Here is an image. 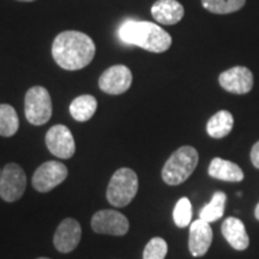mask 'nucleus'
Returning a JSON list of instances; mask_svg holds the SVG:
<instances>
[{
	"instance_id": "f8f14e48",
	"label": "nucleus",
	"mask_w": 259,
	"mask_h": 259,
	"mask_svg": "<svg viewBox=\"0 0 259 259\" xmlns=\"http://www.w3.org/2000/svg\"><path fill=\"white\" fill-rule=\"evenodd\" d=\"M82 238V228L74 219H65L58 226L53 244L61 253H69L77 247Z\"/></svg>"
},
{
	"instance_id": "f03ea898",
	"label": "nucleus",
	"mask_w": 259,
	"mask_h": 259,
	"mask_svg": "<svg viewBox=\"0 0 259 259\" xmlns=\"http://www.w3.org/2000/svg\"><path fill=\"white\" fill-rule=\"evenodd\" d=\"M119 36L125 44L135 45L153 53L166 52L171 36L157 24L144 21H126L119 29Z\"/></svg>"
},
{
	"instance_id": "a211bd4d",
	"label": "nucleus",
	"mask_w": 259,
	"mask_h": 259,
	"mask_svg": "<svg viewBox=\"0 0 259 259\" xmlns=\"http://www.w3.org/2000/svg\"><path fill=\"white\" fill-rule=\"evenodd\" d=\"M97 108L96 99L92 95H80L73 100L70 105V113L74 120L88 121L95 114Z\"/></svg>"
},
{
	"instance_id": "6e6552de",
	"label": "nucleus",
	"mask_w": 259,
	"mask_h": 259,
	"mask_svg": "<svg viewBox=\"0 0 259 259\" xmlns=\"http://www.w3.org/2000/svg\"><path fill=\"white\" fill-rule=\"evenodd\" d=\"M93 231L99 234L114 236L125 235L128 232V220L116 210H100L92 219Z\"/></svg>"
},
{
	"instance_id": "4be33fe9",
	"label": "nucleus",
	"mask_w": 259,
	"mask_h": 259,
	"mask_svg": "<svg viewBox=\"0 0 259 259\" xmlns=\"http://www.w3.org/2000/svg\"><path fill=\"white\" fill-rule=\"evenodd\" d=\"M191 219H192V205H191L189 198L183 197V198L178 200L176 208H174V223L179 228H185V227H187L191 223Z\"/></svg>"
},
{
	"instance_id": "7ed1b4c3",
	"label": "nucleus",
	"mask_w": 259,
	"mask_h": 259,
	"mask_svg": "<svg viewBox=\"0 0 259 259\" xmlns=\"http://www.w3.org/2000/svg\"><path fill=\"white\" fill-rule=\"evenodd\" d=\"M198 151L185 145L174 151L162 168V179L168 185L177 186L191 177L198 164Z\"/></svg>"
},
{
	"instance_id": "a878e982",
	"label": "nucleus",
	"mask_w": 259,
	"mask_h": 259,
	"mask_svg": "<svg viewBox=\"0 0 259 259\" xmlns=\"http://www.w3.org/2000/svg\"><path fill=\"white\" fill-rule=\"evenodd\" d=\"M17 2H25V3H29V2H35V0H17Z\"/></svg>"
},
{
	"instance_id": "9b49d317",
	"label": "nucleus",
	"mask_w": 259,
	"mask_h": 259,
	"mask_svg": "<svg viewBox=\"0 0 259 259\" xmlns=\"http://www.w3.org/2000/svg\"><path fill=\"white\" fill-rule=\"evenodd\" d=\"M220 85L228 93L244 95L253 88V74L244 66H234L219 76Z\"/></svg>"
},
{
	"instance_id": "cd10ccee",
	"label": "nucleus",
	"mask_w": 259,
	"mask_h": 259,
	"mask_svg": "<svg viewBox=\"0 0 259 259\" xmlns=\"http://www.w3.org/2000/svg\"><path fill=\"white\" fill-rule=\"evenodd\" d=\"M0 178H2V169H0Z\"/></svg>"
},
{
	"instance_id": "aec40b11",
	"label": "nucleus",
	"mask_w": 259,
	"mask_h": 259,
	"mask_svg": "<svg viewBox=\"0 0 259 259\" xmlns=\"http://www.w3.org/2000/svg\"><path fill=\"white\" fill-rule=\"evenodd\" d=\"M18 115L12 106L2 103L0 105V136L11 137L18 131Z\"/></svg>"
},
{
	"instance_id": "bb28decb",
	"label": "nucleus",
	"mask_w": 259,
	"mask_h": 259,
	"mask_svg": "<svg viewBox=\"0 0 259 259\" xmlns=\"http://www.w3.org/2000/svg\"><path fill=\"white\" fill-rule=\"evenodd\" d=\"M37 259H50V258H45V257H41V258H37Z\"/></svg>"
},
{
	"instance_id": "9d476101",
	"label": "nucleus",
	"mask_w": 259,
	"mask_h": 259,
	"mask_svg": "<svg viewBox=\"0 0 259 259\" xmlns=\"http://www.w3.org/2000/svg\"><path fill=\"white\" fill-rule=\"evenodd\" d=\"M46 145L54 156L59 158H70L76 151L73 136L70 128L65 125H56L48 130L46 135Z\"/></svg>"
},
{
	"instance_id": "f3484780",
	"label": "nucleus",
	"mask_w": 259,
	"mask_h": 259,
	"mask_svg": "<svg viewBox=\"0 0 259 259\" xmlns=\"http://www.w3.org/2000/svg\"><path fill=\"white\" fill-rule=\"evenodd\" d=\"M233 125H234V119H233L232 113L228 111H220L209 119L206 124V132L210 137L220 139L231 134Z\"/></svg>"
},
{
	"instance_id": "423d86ee",
	"label": "nucleus",
	"mask_w": 259,
	"mask_h": 259,
	"mask_svg": "<svg viewBox=\"0 0 259 259\" xmlns=\"http://www.w3.org/2000/svg\"><path fill=\"white\" fill-rule=\"evenodd\" d=\"M27 187V177L17 163H9L2 170L0 197L8 203L16 202L23 196Z\"/></svg>"
},
{
	"instance_id": "4468645a",
	"label": "nucleus",
	"mask_w": 259,
	"mask_h": 259,
	"mask_svg": "<svg viewBox=\"0 0 259 259\" xmlns=\"http://www.w3.org/2000/svg\"><path fill=\"white\" fill-rule=\"evenodd\" d=\"M184 6L177 0H157L151 8L155 21L163 25H174L183 19Z\"/></svg>"
},
{
	"instance_id": "1a4fd4ad",
	"label": "nucleus",
	"mask_w": 259,
	"mask_h": 259,
	"mask_svg": "<svg viewBox=\"0 0 259 259\" xmlns=\"http://www.w3.org/2000/svg\"><path fill=\"white\" fill-rule=\"evenodd\" d=\"M132 84L131 70L125 65H114L107 69L99 79L100 89L108 95H120Z\"/></svg>"
},
{
	"instance_id": "39448f33",
	"label": "nucleus",
	"mask_w": 259,
	"mask_h": 259,
	"mask_svg": "<svg viewBox=\"0 0 259 259\" xmlns=\"http://www.w3.org/2000/svg\"><path fill=\"white\" fill-rule=\"evenodd\" d=\"M24 113L31 125L46 124L52 116V100L48 90L44 87H32L25 94Z\"/></svg>"
},
{
	"instance_id": "20e7f679",
	"label": "nucleus",
	"mask_w": 259,
	"mask_h": 259,
	"mask_svg": "<svg viewBox=\"0 0 259 259\" xmlns=\"http://www.w3.org/2000/svg\"><path fill=\"white\" fill-rule=\"evenodd\" d=\"M138 191V177L130 168H120L113 174L108 187L107 199L116 208H124L134 200Z\"/></svg>"
},
{
	"instance_id": "0eeeda50",
	"label": "nucleus",
	"mask_w": 259,
	"mask_h": 259,
	"mask_svg": "<svg viewBox=\"0 0 259 259\" xmlns=\"http://www.w3.org/2000/svg\"><path fill=\"white\" fill-rule=\"evenodd\" d=\"M67 168L58 161H47L35 170L32 176V187L38 192L46 193L60 185L67 177Z\"/></svg>"
},
{
	"instance_id": "dca6fc26",
	"label": "nucleus",
	"mask_w": 259,
	"mask_h": 259,
	"mask_svg": "<svg viewBox=\"0 0 259 259\" xmlns=\"http://www.w3.org/2000/svg\"><path fill=\"white\" fill-rule=\"evenodd\" d=\"M209 176L228 183H239L244 179V171L234 162L215 157L210 162Z\"/></svg>"
},
{
	"instance_id": "b1692460",
	"label": "nucleus",
	"mask_w": 259,
	"mask_h": 259,
	"mask_svg": "<svg viewBox=\"0 0 259 259\" xmlns=\"http://www.w3.org/2000/svg\"><path fill=\"white\" fill-rule=\"evenodd\" d=\"M251 161L253 163V166L259 169V141L252 147Z\"/></svg>"
},
{
	"instance_id": "412c9836",
	"label": "nucleus",
	"mask_w": 259,
	"mask_h": 259,
	"mask_svg": "<svg viewBox=\"0 0 259 259\" xmlns=\"http://www.w3.org/2000/svg\"><path fill=\"white\" fill-rule=\"evenodd\" d=\"M245 3L246 0H202L204 9L218 15L239 11L245 5Z\"/></svg>"
},
{
	"instance_id": "f257e3e1",
	"label": "nucleus",
	"mask_w": 259,
	"mask_h": 259,
	"mask_svg": "<svg viewBox=\"0 0 259 259\" xmlns=\"http://www.w3.org/2000/svg\"><path fill=\"white\" fill-rule=\"evenodd\" d=\"M95 44L87 34L67 30L60 32L52 45V56L61 69L76 71L84 69L95 56Z\"/></svg>"
},
{
	"instance_id": "6ab92c4d",
	"label": "nucleus",
	"mask_w": 259,
	"mask_h": 259,
	"mask_svg": "<svg viewBox=\"0 0 259 259\" xmlns=\"http://www.w3.org/2000/svg\"><path fill=\"white\" fill-rule=\"evenodd\" d=\"M226 202L227 196L225 192H222V191L215 192L211 200L199 211V219L208 223L216 222L223 216Z\"/></svg>"
},
{
	"instance_id": "2eb2a0df",
	"label": "nucleus",
	"mask_w": 259,
	"mask_h": 259,
	"mask_svg": "<svg viewBox=\"0 0 259 259\" xmlns=\"http://www.w3.org/2000/svg\"><path fill=\"white\" fill-rule=\"evenodd\" d=\"M222 234L234 250L244 251L250 245V238L245 225L236 218H228L222 223Z\"/></svg>"
},
{
	"instance_id": "5701e85b",
	"label": "nucleus",
	"mask_w": 259,
	"mask_h": 259,
	"mask_svg": "<svg viewBox=\"0 0 259 259\" xmlns=\"http://www.w3.org/2000/svg\"><path fill=\"white\" fill-rule=\"evenodd\" d=\"M168 252V245L162 238H153L145 246L143 259H164Z\"/></svg>"
},
{
	"instance_id": "393cba45",
	"label": "nucleus",
	"mask_w": 259,
	"mask_h": 259,
	"mask_svg": "<svg viewBox=\"0 0 259 259\" xmlns=\"http://www.w3.org/2000/svg\"><path fill=\"white\" fill-rule=\"evenodd\" d=\"M254 216H255V219H257L258 221H259V203L257 204V206H255V210H254Z\"/></svg>"
},
{
	"instance_id": "ddd939ff",
	"label": "nucleus",
	"mask_w": 259,
	"mask_h": 259,
	"mask_svg": "<svg viewBox=\"0 0 259 259\" xmlns=\"http://www.w3.org/2000/svg\"><path fill=\"white\" fill-rule=\"evenodd\" d=\"M212 242V229L210 223L197 220L190 226L189 248L193 257H202L208 252Z\"/></svg>"
}]
</instances>
